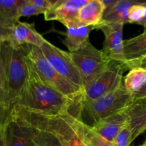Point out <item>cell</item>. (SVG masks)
Wrapping results in <instances>:
<instances>
[{"instance_id": "obj_1", "label": "cell", "mask_w": 146, "mask_h": 146, "mask_svg": "<svg viewBox=\"0 0 146 146\" xmlns=\"http://www.w3.org/2000/svg\"><path fill=\"white\" fill-rule=\"evenodd\" d=\"M27 60L29 66L28 79L14 105L32 113L49 115L67 113L71 112L74 107L81 105V98H70L43 82L27 58Z\"/></svg>"}, {"instance_id": "obj_2", "label": "cell", "mask_w": 146, "mask_h": 146, "mask_svg": "<svg viewBox=\"0 0 146 146\" xmlns=\"http://www.w3.org/2000/svg\"><path fill=\"white\" fill-rule=\"evenodd\" d=\"M0 54L2 57L7 74L11 107L16 104L21 96L29 77L25 46L15 47L9 43H1Z\"/></svg>"}, {"instance_id": "obj_3", "label": "cell", "mask_w": 146, "mask_h": 146, "mask_svg": "<svg viewBox=\"0 0 146 146\" xmlns=\"http://www.w3.org/2000/svg\"><path fill=\"white\" fill-rule=\"evenodd\" d=\"M27 58L41 81L64 95L76 99H81L83 91L61 76L48 63L40 47L24 45Z\"/></svg>"}, {"instance_id": "obj_4", "label": "cell", "mask_w": 146, "mask_h": 146, "mask_svg": "<svg viewBox=\"0 0 146 146\" xmlns=\"http://www.w3.org/2000/svg\"><path fill=\"white\" fill-rule=\"evenodd\" d=\"M69 53L82 78L84 89L108 67L111 62L102 50H98L89 41L83 46Z\"/></svg>"}, {"instance_id": "obj_5", "label": "cell", "mask_w": 146, "mask_h": 146, "mask_svg": "<svg viewBox=\"0 0 146 146\" xmlns=\"http://www.w3.org/2000/svg\"><path fill=\"white\" fill-rule=\"evenodd\" d=\"M132 94L121 84L118 88L88 103L81 104V111H85L94 122L120 112L132 104Z\"/></svg>"}, {"instance_id": "obj_6", "label": "cell", "mask_w": 146, "mask_h": 146, "mask_svg": "<svg viewBox=\"0 0 146 146\" xmlns=\"http://www.w3.org/2000/svg\"><path fill=\"white\" fill-rule=\"evenodd\" d=\"M125 70L128 69L123 64L111 61L104 72L86 87L81 104L91 102L118 88L122 84Z\"/></svg>"}, {"instance_id": "obj_7", "label": "cell", "mask_w": 146, "mask_h": 146, "mask_svg": "<svg viewBox=\"0 0 146 146\" xmlns=\"http://www.w3.org/2000/svg\"><path fill=\"white\" fill-rule=\"evenodd\" d=\"M40 48L43 54L54 69L66 80L74 84L84 93V86L80 73L72 61L68 51L60 49L44 40Z\"/></svg>"}, {"instance_id": "obj_8", "label": "cell", "mask_w": 146, "mask_h": 146, "mask_svg": "<svg viewBox=\"0 0 146 146\" xmlns=\"http://www.w3.org/2000/svg\"><path fill=\"white\" fill-rule=\"evenodd\" d=\"M124 24L121 22H100L94 27V29L101 30L104 33L105 38L102 51L107 58L110 61H118L125 66L123 38Z\"/></svg>"}, {"instance_id": "obj_9", "label": "cell", "mask_w": 146, "mask_h": 146, "mask_svg": "<svg viewBox=\"0 0 146 146\" xmlns=\"http://www.w3.org/2000/svg\"><path fill=\"white\" fill-rule=\"evenodd\" d=\"M4 136L7 146H38L30 127L11 111L4 125Z\"/></svg>"}, {"instance_id": "obj_10", "label": "cell", "mask_w": 146, "mask_h": 146, "mask_svg": "<svg viewBox=\"0 0 146 146\" xmlns=\"http://www.w3.org/2000/svg\"><path fill=\"white\" fill-rule=\"evenodd\" d=\"M45 38L36 30L34 23L19 21L13 27L12 34L8 43L15 47L32 45L41 47Z\"/></svg>"}, {"instance_id": "obj_11", "label": "cell", "mask_w": 146, "mask_h": 146, "mask_svg": "<svg viewBox=\"0 0 146 146\" xmlns=\"http://www.w3.org/2000/svg\"><path fill=\"white\" fill-rule=\"evenodd\" d=\"M127 120L128 117L124 109L110 116L96 121L91 127L102 138L113 143L118 133L127 124Z\"/></svg>"}, {"instance_id": "obj_12", "label": "cell", "mask_w": 146, "mask_h": 146, "mask_svg": "<svg viewBox=\"0 0 146 146\" xmlns=\"http://www.w3.org/2000/svg\"><path fill=\"white\" fill-rule=\"evenodd\" d=\"M127 123L132 131V141L146 131V102L133 101L125 108Z\"/></svg>"}, {"instance_id": "obj_13", "label": "cell", "mask_w": 146, "mask_h": 146, "mask_svg": "<svg viewBox=\"0 0 146 146\" xmlns=\"http://www.w3.org/2000/svg\"><path fill=\"white\" fill-rule=\"evenodd\" d=\"M123 46L125 66L130 69L133 64L146 56V29L140 35L124 40Z\"/></svg>"}, {"instance_id": "obj_14", "label": "cell", "mask_w": 146, "mask_h": 146, "mask_svg": "<svg viewBox=\"0 0 146 146\" xmlns=\"http://www.w3.org/2000/svg\"><path fill=\"white\" fill-rule=\"evenodd\" d=\"M146 4V0H118L108 8L106 9L101 22H121L127 24L128 13L135 5Z\"/></svg>"}, {"instance_id": "obj_15", "label": "cell", "mask_w": 146, "mask_h": 146, "mask_svg": "<svg viewBox=\"0 0 146 146\" xmlns=\"http://www.w3.org/2000/svg\"><path fill=\"white\" fill-rule=\"evenodd\" d=\"M94 29V26L81 25L66 27V31L64 34L66 37L63 43L69 52L76 51L89 41L88 36Z\"/></svg>"}, {"instance_id": "obj_16", "label": "cell", "mask_w": 146, "mask_h": 146, "mask_svg": "<svg viewBox=\"0 0 146 146\" xmlns=\"http://www.w3.org/2000/svg\"><path fill=\"white\" fill-rule=\"evenodd\" d=\"M105 10V5L101 0H92L80 8L78 19L83 25L95 27L101 21Z\"/></svg>"}, {"instance_id": "obj_17", "label": "cell", "mask_w": 146, "mask_h": 146, "mask_svg": "<svg viewBox=\"0 0 146 146\" xmlns=\"http://www.w3.org/2000/svg\"><path fill=\"white\" fill-rule=\"evenodd\" d=\"M80 7L73 2H64L56 7H52L44 14V19L46 21H58L63 22L66 20L72 19L78 17Z\"/></svg>"}, {"instance_id": "obj_18", "label": "cell", "mask_w": 146, "mask_h": 146, "mask_svg": "<svg viewBox=\"0 0 146 146\" xmlns=\"http://www.w3.org/2000/svg\"><path fill=\"white\" fill-rule=\"evenodd\" d=\"M27 0H0V22L14 26L19 21V9Z\"/></svg>"}, {"instance_id": "obj_19", "label": "cell", "mask_w": 146, "mask_h": 146, "mask_svg": "<svg viewBox=\"0 0 146 146\" xmlns=\"http://www.w3.org/2000/svg\"><path fill=\"white\" fill-rule=\"evenodd\" d=\"M146 81V69L141 67L131 68L124 78L123 86L131 94L139 91Z\"/></svg>"}, {"instance_id": "obj_20", "label": "cell", "mask_w": 146, "mask_h": 146, "mask_svg": "<svg viewBox=\"0 0 146 146\" xmlns=\"http://www.w3.org/2000/svg\"><path fill=\"white\" fill-rule=\"evenodd\" d=\"M13 113L16 115H17L15 113ZM17 116L21 118L22 121H24L30 127L31 130V133H32L33 138H34L36 143L37 144L38 146H64L61 141L52 133L49 132L46 130L42 129V128H38V127L31 125L30 123H27V121H24V119H22L21 117H19V115H17Z\"/></svg>"}, {"instance_id": "obj_21", "label": "cell", "mask_w": 146, "mask_h": 146, "mask_svg": "<svg viewBox=\"0 0 146 146\" xmlns=\"http://www.w3.org/2000/svg\"><path fill=\"white\" fill-rule=\"evenodd\" d=\"M80 125L83 141L86 146H113L112 143L109 142L96 133L93 130L92 127L86 124L82 118L80 121Z\"/></svg>"}, {"instance_id": "obj_22", "label": "cell", "mask_w": 146, "mask_h": 146, "mask_svg": "<svg viewBox=\"0 0 146 146\" xmlns=\"http://www.w3.org/2000/svg\"><path fill=\"white\" fill-rule=\"evenodd\" d=\"M0 104L11 108L9 95L7 74L2 57L0 54Z\"/></svg>"}, {"instance_id": "obj_23", "label": "cell", "mask_w": 146, "mask_h": 146, "mask_svg": "<svg viewBox=\"0 0 146 146\" xmlns=\"http://www.w3.org/2000/svg\"><path fill=\"white\" fill-rule=\"evenodd\" d=\"M132 142V131L127 123L118 133L112 143L113 146H129Z\"/></svg>"}, {"instance_id": "obj_24", "label": "cell", "mask_w": 146, "mask_h": 146, "mask_svg": "<svg viewBox=\"0 0 146 146\" xmlns=\"http://www.w3.org/2000/svg\"><path fill=\"white\" fill-rule=\"evenodd\" d=\"M145 12V4H138L131 7L128 13V21L129 24H139Z\"/></svg>"}, {"instance_id": "obj_25", "label": "cell", "mask_w": 146, "mask_h": 146, "mask_svg": "<svg viewBox=\"0 0 146 146\" xmlns=\"http://www.w3.org/2000/svg\"><path fill=\"white\" fill-rule=\"evenodd\" d=\"M44 11L40 9L37 8L32 4L27 1L23 4L19 9V17H31V16H36L39 14H44Z\"/></svg>"}, {"instance_id": "obj_26", "label": "cell", "mask_w": 146, "mask_h": 146, "mask_svg": "<svg viewBox=\"0 0 146 146\" xmlns=\"http://www.w3.org/2000/svg\"><path fill=\"white\" fill-rule=\"evenodd\" d=\"M14 27L0 22V42H8L9 41Z\"/></svg>"}, {"instance_id": "obj_27", "label": "cell", "mask_w": 146, "mask_h": 146, "mask_svg": "<svg viewBox=\"0 0 146 146\" xmlns=\"http://www.w3.org/2000/svg\"><path fill=\"white\" fill-rule=\"evenodd\" d=\"M11 108L0 104V129L5 125L6 122L9 116Z\"/></svg>"}, {"instance_id": "obj_28", "label": "cell", "mask_w": 146, "mask_h": 146, "mask_svg": "<svg viewBox=\"0 0 146 146\" xmlns=\"http://www.w3.org/2000/svg\"><path fill=\"white\" fill-rule=\"evenodd\" d=\"M27 1L36 7L37 8L43 10L44 13L52 7L47 0H27Z\"/></svg>"}, {"instance_id": "obj_29", "label": "cell", "mask_w": 146, "mask_h": 146, "mask_svg": "<svg viewBox=\"0 0 146 146\" xmlns=\"http://www.w3.org/2000/svg\"><path fill=\"white\" fill-rule=\"evenodd\" d=\"M132 97L133 101H136V100L143 99V98H146V81L145 84L143 85V86L139 91L132 94Z\"/></svg>"}, {"instance_id": "obj_30", "label": "cell", "mask_w": 146, "mask_h": 146, "mask_svg": "<svg viewBox=\"0 0 146 146\" xmlns=\"http://www.w3.org/2000/svg\"><path fill=\"white\" fill-rule=\"evenodd\" d=\"M91 1H92V0H61V1H60V2H58L56 6L58 5V4H62V3L68 2V1H69V2L75 3V4H78V5H79L80 7H83V6L85 5V4H88V3L90 2ZM56 6H54V7H56Z\"/></svg>"}, {"instance_id": "obj_31", "label": "cell", "mask_w": 146, "mask_h": 146, "mask_svg": "<svg viewBox=\"0 0 146 146\" xmlns=\"http://www.w3.org/2000/svg\"><path fill=\"white\" fill-rule=\"evenodd\" d=\"M134 67H141V68H145L146 69V56L144 57V58H143L141 60H140V61H137L136 63L133 64V65L131 66L130 69L134 68Z\"/></svg>"}, {"instance_id": "obj_32", "label": "cell", "mask_w": 146, "mask_h": 146, "mask_svg": "<svg viewBox=\"0 0 146 146\" xmlns=\"http://www.w3.org/2000/svg\"><path fill=\"white\" fill-rule=\"evenodd\" d=\"M0 146H7L4 136V126L0 129Z\"/></svg>"}, {"instance_id": "obj_33", "label": "cell", "mask_w": 146, "mask_h": 146, "mask_svg": "<svg viewBox=\"0 0 146 146\" xmlns=\"http://www.w3.org/2000/svg\"><path fill=\"white\" fill-rule=\"evenodd\" d=\"M101 1L104 4V5H105L106 7V9H107L108 8V7H111V5H113L114 3L118 1V0H101Z\"/></svg>"}, {"instance_id": "obj_34", "label": "cell", "mask_w": 146, "mask_h": 146, "mask_svg": "<svg viewBox=\"0 0 146 146\" xmlns=\"http://www.w3.org/2000/svg\"><path fill=\"white\" fill-rule=\"evenodd\" d=\"M139 25L143 26L144 27V29H146V4H145V15H144L143 18V19L141 20V22L139 23Z\"/></svg>"}, {"instance_id": "obj_35", "label": "cell", "mask_w": 146, "mask_h": 146, "mask_svg": "<svg viewBox=\"0 0 146 146\" xmlns=\"http://www.w3.org/2000/svg\"><path fill=\"white\" fill-rule=\"evenodd\" d=\"M47 1H48V2H49V4H51V7H54V6L56 5V4H58V2H60V1H61V0H47ZM52 7H51V8H52Z\"/></svg>"}, {"instance_id": "obj_36", "label": "cell", "mask_w": 146, "mask_h": 146, "mask_svg": "<svg viewBox=\"0 0 146 146\" xmlns=\"http://www.w3.org/2000/svg\"><path fill=\"white\" fill-rule=\"evenodd\" d=\"M136 101H144V102H146V98H143V99H140V100H136Z\"/></svg>"}, {"instance_id": "obj_37", "label": "cell", "mask_w": 146, "mask_h": 146, "mask_svg": "<svg viewBox=\"0 0 146 146\" xmlns=\"http://www.w3.org/2000/svg\"><path fill=\"white\" fill-rule=\"evenodd\" d=\"M141 146H146V141L143 143V145H141Z\"/></svg>"}, {"instance_id": "obj_38", "label": "cell", "mask_w": 146, "mask_h": 146, "mask_svg": "<svg viewBox=\"0 0 146 146\" xmlns=\"http://www.w3.org/2000/svg\"><path fill=\"white\" fill-rule=\"evenodd\" d=\"M1 43L0 42V51H1Z\"/></svg>"}, {"instance_id": "obj_39", "label": "cell", "mask_w": 146, "mask_h": 146, "mask_svg": "<svg viewBox=\"0 0 146 146\" xmlns=\"http://www.w3.org/2000/svg\"><path fill=\"white\" fill-rule=\"evenodd\" d=\"M85 146H86V145H85Z\"/></svg>"}]
</instances>
